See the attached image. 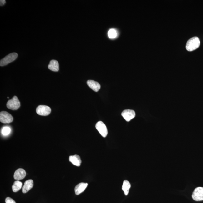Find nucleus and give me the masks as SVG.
Listing matches in <instances>:
<instances>
[{"instance_id":"1","label":"nucleus","mask_w":203,"mask_h":203,"mask_svg":"<svg viewBox=\"0 0 203 203\" xmlns=\"http://www.w3.org/2000/svg\"><path fill=\"white\" fill-rule=\"evenodd\" d=\"M200 45V42L198 37H195L189 39L186 44V49L189 51H192L196 49Z\"/></svg>"},{"instance_id":"2","label":"nucleus","mask_w":203,"mask_h":203,"mask_svg":"<svg viewBox=\"0 0 203 203\" xmlns=\"http://www.w3.org/2000/svg\"><path fill=\"white\" fill-rule=\"evenodd\" d=\"M18 54L16 53H12L9 54L6 57L1 59L0 61V66H6L9 63H12L17 58Z\"/></svg>"},{"instance_id":"3","label":"nucleus","mask_w":203,"mask_h":203,"mask_svg":"<svg viewBox=\"0 0 203 203\" xmlns=\"http://www.w3.org/2000/svg\"><path fill=\"white\" fill-rule=\"evenodd\" d=\"M7 107L12 110H16L20 107V104L17 97L14 96L12 99L9 100L7 104Z\"/></svg>"},{"instance_id":"4","label":"nucleus","mask_w":203,"mask_h":203,"mask_svg":"<svg viewBox=\"0 0 203 203\" xmlns=\"http://www.w3.org/2000/svg\"><path fill=\"white\" fill-rule=\"evenodd\" d=\"M51 111V108L46 105H39L36 109L37 114L42 116H47L50 114Z\"/></svg>"},{"instance_id":"5","label":"nucleus","mask_w":203,"mask_h":203,"mask_svg":"<svg viewBox=\"0 0 203 203\" xmlns=\"http://www.w3.org/2000/svg\"><path fill=\"white\" fill-rule=\"evenodd\" d=\"M13 120V118L10 113L6 111H1L0 113V121L3 124H9Z\"/></svg>"},{"instance_id":"6","label":"nucleus","mask_w":203,"mask_h":203,"mask_svg":"<svg viewBox=\"0 0 203 203\" xmlns=\"http://www.w3.org/2000/svg\"><path fill=\"white\" fill-rule=\"evenodd\" d=\"M192 197L195 201L203 200V187H198L195 188L192 195Z\"/></svg>"},{"instance_id":"7","label":"nucleus","mask_w":203,"mask_h":203,"mask_svg":"<svg viewBox=\"0 0 203 203\" xmlns=\"http://www.w3.org/2000/svg\"><path fill=\"white\" fill-rule=\"evenodd\" d=\"M96 128L102 137L104 138L107 137L108 134L107 128L103 122L101 121L98 122L96 124Z\"/></svg>"},{"instance_id":"8","label":"nucleus","mask_w":203,"mask_h":203,"mask_svg":"<svg viewBox=\"0 0 203 203\" xmlns=\"http://www.w3.org/2000/svg\"><path fill=\"white\" fill-rule=\"evenodd\" d=\"M122 115L127 122H129L134 118L135 113L133 110L126 109L122 112Z\"/></svg>"},{"instance_id":"9","label":"nucleus","mask_w":203,"mask_h":203,"mask_svg":"<svg viewBox=\"0 0 203 203\" xmlns=\"http://www.w3.org/2000/svg\"><path fill=\"white\" fill-rule=\"evenodd\" d=\"M26 176V172L24 169L20 168L17 169L14 173V178L16 180L23 179Z\"/></svg>"},{"instance_id":"10","label":"nucleus","mask_w":203,"mask_h":203,"mask_svg":"<svg viewBox=\"0 0 203 203\" xmlns=\"http://www.w3.org/2000/svg\"><path fill=\"white\" fill-rule=\"evenodd\" d=\"M69 161L71 162L73 165L78 167L81 165L82 162L81 158L76 154L70 156L69 157Z\"/></svg>"},{"instance_id":"11","label":"nucleus","mask_w":203,"mask_h":203,"mask_svg":"<svg viewBox=\"0 0 203 203\" xmlns=\"http://www.w3.org/2000/svg\"><path fill=\"white\" fill-rule=\"evenodd\" d=\"M87 84L89 87L95 92H98L100 89V85L97 82L93 80H88L87 81Z\"/></svg>"},{"instance_id":"12","label":"nucleus","mask_w":203,"mask_h":203,"mask_svg":"<svg viewBox=\"0 0 203 203\" xmlns=\"http://www.w3.org/2000/svg\"><path fill=\"white\" fill-rule=\"evenodd\" d=\"M87 186H88V184L83 183V182L78 184L74 189L76 195H78L83 193L86 189Z\"/></svg>"},{"instance_id":"13","label":"nucleus","mask_w":203,"mask_h":203,"mask_svg":"<svg viewBox=\"0 0 203 203\" xmlns=\"http://www.w3.org/2000/svg\"><path fill=\"white\" fill-rule=\"evenodd\" d=\"M33 186V180H29L26 181L23 187H22V191L23 193H26L30 190Z\"/></svg>"},{"instance_id":"14","label":"nucleus","mask_w":203,"mask_h":203,"mask_svg":"<svg viewBox=\"0 0 203 203\" xmlns=\"http://www.w3.org/2000/svg\"><path fill=\"white\" fill-rule=\"evenodd\" d=\"M48 68L53 71L58 72L59 70V63L57 60H52L50 61Z\"/></svg>"},{"instance_id":"15","label":"nucleus","mask_w":203,"mask_h":203,"mask_svg":"<svg viewBox=\"0 0 203 203\" xmlns=\"http://www.w3.org/2000/svg\"><path fill=\"white\" fill-rule=\"evenodd\" d=\"M131 187V184L127 180H124L123 184L122 189L124 191V195H127L129 192V189Z\"/></svg>"},{"instance_id":"16","label":"nucleus","mask_w":203,"mask_h":203,"mask_svg":"<svg viewBox=\"0 0 203 203\" xmlns=\"http://www.w3.org/2000/svg\"><path fill=\"white\" fill-rule=\"evenodd\" d=\"M22 187V182L19 180H16L15 181L13 185L12 186L13 191L14 192H17L21 189Z\"/></svg>"},{"instance_id":"17","label":"nucleus","mask_w":203,"mask_h":203,"mask_svg":"<svg viewBox=\"0 0 203 203\" xmlns=\"http://www.w3.org/2000/svg\"><path fill=\"white\" fill-rule=\"evenodd\" d=\"M117 32L114 29H110L108 32V36L110 38L113 39L116 38L117 36Z\"/></svg>"},{"instance_id":"18","label":"nucleus","mask_w":203,"mask_h":203,"mask_svg":"<svg viewBox=\"0 0 203 203\" xmlns=\"http://www.w3.org/2000/svg\"><path fill=\"white\" fill-rule=\"evenodd\" d=\"M11 131V129L10 127H8V126H5L2 129L1 133L3 135L7 136L10 133Z\"/></svg>"},{"instance_id":"19","label":"nucleus","mask_w":203,"mask_h":203,"mask_svg":"<svg viewBox=\"0 0 203 203\" xmlns=\"http://www.w3.org/2000/svg\"><path fill=\"white\" fill-rule=\"evenodd\" d=\"M5 203H16L13 199L10 198V197H7L5 199Z\"/></svg>"},{"instance_id":"20","label":"nucleus","mask_w":203,"mask_h":203,"mask_svg":"<svg viewBox=\"0 0 203 203\" xmlns=\"http://www.w3.org/2000/svg\"><path fill=\"white\" fill-rule=\"evenodd\" d=\"M5 3H6V1L5 0H1V1H0L1 6H3V5H5Z\"/></svg>"}]
</instances>
